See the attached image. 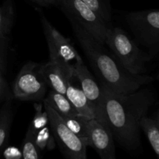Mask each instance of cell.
Listing matches in <instances>:
<instances>
[{
  "label": "cell",
  "instance_id": "1",
  "mask_svg": "<svg viewBox=\"0 0 159 159\" xmlns=\"http://www.w3.org/2000/svg\"><path fill=\"white\" fill-rule=\"evenodd\" d=\"M101 86L104 116L113 138L128 152L138 150L141 146L139 122L155 102V93L144 88L120 94Z\"/></svg>",
  "mask_w": 159,
  "mask_h": 159
},
{
  "label": "cell",
  "instance_id": "2",
  "mask_svg": "<svg viewBox=\"0 0 159 159\" xmlns=\"http://www.w3.org/2000/svg\"><path fill=\"white\" fill-rule=\"evenodd\" d=\"M71 23L76 38L102 85L116 93L128 94L154 82L152 76L130 74L107 51L104 45L96 41L76 23L71 21Z\"/></svg>",
  "mask_w": 159,
  "mask_h": 159
},
{
  "label": "cell",
  "instance_id": "3",
  "mask_svg": "<svg viewBox=\"0 0 159 159\" xmlns=\"http://www.w3.org/2000/svg\"><path fill=\"white\" fill-rule=\"evenodd\" d=\"M105 44L121 66L133 75H144L146 64L152 59L140 49L136 41L120 27H110L106 36Z\"/></svg>",
  "mask_w": 159,
  "mask_h": 159
},
{
  "label": "cell",
  "instance_id": "4",
  "mask_svg": "<svg viewBox=\"0 0 159 159\" xmlns=\"http://www.w3.org/2000/svg\"><path fill=\"white\" fill-rule=\"evenodd\" d=\"M125 20L135 40L148 51L153 58L159 51V10L130 12L126 14Z\"/></svg>",
  "mask_w": 159,
  "mask_h": 159
},
{
  "label": "cell",
  "instance_id": "5",
  "mask_svg": "<svg viewBox=\"0 0 159 159\" xmlns=\"http://www.w3.org/2000/svg\"><path fill=\"white\" fill-rule=\"evenodd\" d=\"M58 5L70 21L79 25L99 43L105 44L106 36L111 26L91 8L81 0H61Z\"/></svg>",
  "mask_w": 159,
  "mask_h": 159
},
{
  "label": "cell",
  "instance_id": "6",
  "mask_svg": "<svg viewBox=\"0 0 159 159\" xmlns=\"http://www.w3.org/2000/svg\"><path fill=\"white\" fill-rule=\"evenodd\" d=\"M43 107L48 114V125L55 143L65 158L87 159L86 144L66 127L60 115L45 101H43Z\"/></svg>",
  "mask_w": 159,
  "mask_h": 159
},
{
  "label": "cell",
  "instance_id": "7",
  "mask_svg": "<svg viewBox=\"0 0 159 159\" xmlns=\"http://www.w3.org/2000/svg\"><path fill=\"white\" fill-rule=\"evenodd\" d=\"M40 65L28 61L19 71L12 84V96L22 101L43 100L48 85L40 73Z\"/></svg>",
  "mask_w": 159,
  "mask_h": 159
},
{
  "label": "cell",
  "instance_id": "8",
  "mask_svg": "<svg viewBox=\"0 0 159 159\" xmlns=\"http://www.w3.org/2000/svg\"><path fill=\"white\" fill-rule=\"evenodd\" d=\"M37 9L48 43L50 61H57L73 65L75 62L82 57L73 46L71 40L62 35L50 23L40 9Z\"/></svg>",
  "mask_w": 159,
  "mask_h": 159
},
{
  "label": "cell",
  "instance_id": "9",
  "mask_svg": "<svg viewBox=\"0 0 159 159\" xmlns=\"http://www.w3.org/2000/svg\"><path fill=\"white\" fill-rule=\"evenodd\" d=\"M72 67L74 78L79 80L81 89L96 112V120L101 122H107L102 109V89L101 85L97 83L84 64L82 58L75 62Z\"/></svg>",
  "mask_w": 159,
  "mask_h": 159
},
{
  "label": "cell",
  "instance_id": "10",
  "mask_svg": "<svg viewBox=\"0 0 159 159\" xmlns=\"http://www.w3.org/2000/svg\"><path fill=\"white\" fill-rule=\"evenodd\" d=\"M86 127L89 146L95 149L100 159H116L113 137L107 122L87 120Z\"/></svg>",
  "mask_w": 159,
  "mask_h": 159
},
{
  "label": "cell",
  "instance_id": "11",
  "mask_svg": "<svg viewBox=\"0 0 159 159\" xmlns=\"http://www.w3.org/2000/svg\"><path fill=\"white\" fill-rule=\"evenodd\" d=\"M40 73L48 88L65 95L68 82L74 79L72 65L57 61H50L40 65Z\"/></svg>",
  "mask_w": 159,
  "mask_h": 159
},
{
  "label": "cell",
  "instance_id": "12",
  "mask_svg": "<svg viewBox=\"0 0 159 159\" xmlns=\"http://www.w3.org/2000/svg\"><path fill=\"white\" fill-rule=\"evenodd\" d=\"M65 96L68 98L79 116L86 120L96 119V112L90 104L89 101L81 88H78L73 85L72 81L68 82Z\"/></svg>",
  "mask_w": 159,
  "mask_h": 159
},
{
  "label": "cell",
  "instance_id": "13",
  "mask_svg": "<svg viewBox=\"0 0 159 159\" xmlns=\"http://www.w3.org/2000/svg\"><path fill=\"white\" fill-rule=\"evenodd\" d=\"M13 111L12 98L6 99L0 108V153L7 144L11 131Z\"/></svg>",
  "mask_w": 159,
  "mask_h": 159
},
{
  "label": "cell",
  "instance_id": "14",
  "mask_svg": "<svg viewBox=\"0 0 159 159\" xmlns=\"http://www.w3.org/2000/svg\"><path fill=\"white\" fill-rule=\"evenodd\" d=\"M43 101L48 102L63 119L68 116L78 115L77 112L65 95L50 90L48 93V96L43 99Z\"/></svg>",
  "mask_w": 159,
  "mask_h": 159
},
{
  "label": "cell",
  "instance_id": "15",
  "mask_svg": "<svg viewBox=\"0 0 159 159\" xmlns=\"http://www.w3.org/2000/svg\"><path fill=\"white\" fill-rule=\"evenodd\" d=\"M144 116L139 122V127L144 131L156 156L159 157V120Z\"/></svg>",
  "mask_w": 159,
  "mask_h": 159
},
{
  "label": "cell",
  "instance_id": "16",
  "mask_svg": "<svg viewBox=\"0 0 159 159\" xmlns=\"http://www.w3.org/2000/svg\"><path fill=\"white\" fill-rule=\"evenodd\" d=\"M14 9L12 0H6L0 6V37H7L13 25Z\"/></svg>",
  "mask_w": 159,
  "mask_h": 159
},
{
  "label": "cell",
  "instance_id": "17",
  "mask_svg": "<svg viewBox=\"0 0 159 159\" xmlns=\"http://www.w3.org/2000/svg\"><path fill=\"white\" fill-rule=\"evenodd\" d=\"M63 120L66 127L76 136L81 138L86 144L87 147H89V139L86 127L87 120L79 115H75V116L64 118Z\"/></svg>",
  "mask_w": 159,
  "mask_h": 159
},
{
  "label": "cell",
  "instance_id": "18",
  "mask_svg": "<svg viewBox=\"0 0 159 159\" xmlns=\"http://www.w3.org/2000/svg\"><path fill=\"white\" fill-rule=\"evenodd\" d=\"M94 12H96L106 23L110 24L112 19L110 0H81Z\"/></svg>",
  "mask_w": 159,
  "mask_h": 159
},
{
  "label": "cell",
  "instance_id": "19",
  "mask_svg": "<svg viewBox=\"0 0 159 159\" xmlns=\"http://www.w3.org/2000/svg\"><path fill=\"white\" fill-rule=\"evenodd\" d=\"M34 141L40 153L45 149L52 150L55 147V140L51 133V129L48 126L34 134Z\"/></svg>",
  "mask_w": 159,
  "mask_h": 159
},
{
  "label": "cell",
  "instance_id": "20",
  "mask_svg": "<svg viewBox=\"0 0 159 159\" xmlns=\"http://www.w3.org/2000/svg\"><path fill=\"white\" fill-rule=\"evenodd\" d=\"M22 158L40 159V152L34 141V134L28 128L22 146Z\"/></svg>",
  "mask_w": 159,
  "mask_h": 159
},
{
  "label": "cell",
  "instance_id": "21",
  "mask_svg": "<svg viewBox=\"0 0 159 159\" xmlns=\"http://www.w3.org/2000/svg\"><path fill=\"white\" fill-rule=\"evenodd\" d=\"M43 103H35L34 104V109H35V114H34V119L32 120L28 128L31 130L34 134L38 131L39 130L43 127L48 126L49 121H48V114L45 111Z\"/></svg>",
  "mask_w": 159,
  "mask_h": 159
},
{
  "label": "cell",
  "instance_id": "22",
  "mask_svg": "<svg viewBox=\"0 0 159 159\" xmlns=\"http://www.w3.org/2000/svg\"><path fill=\"white\" fill-rule=\"evenodd\" d=\"M9 39L7 37H0V73L4 74L6 70V57H7Z\"/></svg>",
  "mask_w": 159,
  "mask_h": 159
},
{
  "label": "cell",
  "instance_id": "23",
  "mask_svg": "<svg viewBox=\"0 0 159 159\" xmlns=\"http://www.w3.org/2000/svg\"><path fill=\"white\" fill-rule=\"evenodd\" d=\"M11 98L9 86L3 74L0 73V103Z\"/></svg>",
  "mask_w": 159,
  "mask_h": 159
},
{
  "label": "cell",
  "instance_id": "24",
  "mask_svg": "<svg viewBox=\"0 0 159 159\" xmlns=\"http://www.w3.org/2000/svg\"><path fill=\"white\" fill-rule=\"evenodd\" d=\"M6 156L7 159H19L22 157V154L19 155V152L17 149L11 148L6 150Z\"/></svg>",
  "mask_w": 159,
  "mask_h": 159
},
{
  "label": "cell",
  "instance_id": "25",
  "mask_svg": "<svg viewBox=\"0 0 159 159\" xmlns=\"http://www.w3.org/2000/svg\"><path fill=\"white\" fill-rule=\"evenodd\" d=\"M30 1L38 5L39 6H43V7H48L53 5L51 0H30Z\"/></svg>",
  "mask_w": 159,
  "mask_h": 159
},
{
  "label": "cell",
  "instance_id": "26",
  "mask_svg": "<svg viewBox=\"0 0 159 159\" xmlns=\"http://www.w3.org/2000/svg\"><path fill=\"white\" fill-rule=\"evenodd\" d=\"M51 2H52L53 5H58L59 2L61 1V0H51Z\"/></svg>",
  "mask_w": 159,
  "mask_h": 159
}]
</instances>
